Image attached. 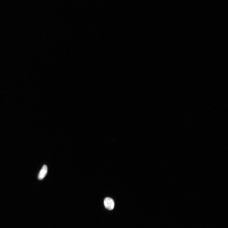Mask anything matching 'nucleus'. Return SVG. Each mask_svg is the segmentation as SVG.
I'll list each match as a JSON object with an SVG mask.
<instances>
[{"label":"nucleus","mask_w":228,"mask_h":228,"mask_svg":"<svg viewBox=\"0 0 228 228\" xmlns=\"http://www.w3.org/2000/svg\"><path fill=\"white\" fill-rule=\"evenodd\" d=\"M104 204L105 208L109 210H111L114 208V201L110 198L107 197L105 199Z\"/></svg>","instance_id":"1"},{"label":"nucleus","mask_w":228,"mask_h":228,"mask_svg":"<svg viewBox=\"0 0 228 228\" xmlns=\"http://www.w3.org/2000/svg\"><path fill=\"white\" fill-rule=\"evenodd\" d=\"M48 172L47 166L45 165L42 168L41 170L38 174V178L40 180L43 179L45 177Z\"/></svg>","instance_id":"2"}]
</instances>
